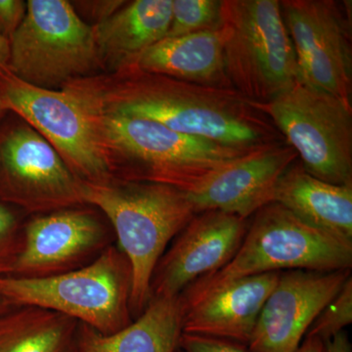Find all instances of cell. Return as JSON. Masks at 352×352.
<instances>
[{"mask_svg":"<svg viewBox=\"0 0 352 352\" xmlns=\"http://www.w3.org/2000/svg\"><path fill=\"white\" fill-rule=\"evenodd\" d=\"M6 111L4 110L3 107H2L1 103H0V118L3 117L6 113Z\"/></svg>","mask_w":352,"mask_h":352,"instance_id":"cell-30","label":"cell"},{"mask_svg":"<svg viewBox=\"0 0 352 352\" xmlns=\"http://www.w3.org/2000/svg\"><path fill=\"white\" fill-rule=\"evenodd\" d=\"M352 323V278L346 280L340 293L322 310L305 337L318 338L324 342L342 332Z\"/></svg>","mask_w":352,"mask_h":352,"instance_id":"cell-23","label":"cell"},{"mask_svg":"<svg viewBox=\"0 0 352 352\" xmlns=\"http://www.w3.org/2000/svg\"><path fill=\"white\" fill-rule=\"evenodd\" d=\"M221 0H171V21L166 38L219 29Z\"/></svg>","mask_w":352,"mask_h":352,"instance_id":"cell-22","label":"cell"},{"mask_svg":"<svg viewBox=\"0 0 352 352\" xmlns=\"http://www.w3.org/2000/svg\"><path fill=\"white\" fill-rule=\"evenodd\" d=\"M300 82L351 105V2L282 0Z\"/></svg>","mask_w":352,"mask_h":352,"instance_id":"cell-10","label":"cell"},{"mask_svg":"<svg viewBox=\"0 0 352 352\" xmlns=\"http://www.w3.org/2000/svg\"><path fill=\"white\" fill-rule=\"evenodd\" d=\"M82 201L100 208L115 228L131 270V312L140 315L151 300L155 268L166 245L195 217L182 190L161 183L109 185L82 182Z\"/></svg>","mask_w":352,"mask_h":352,"instance_id":"cell-2","label":"cell"},{"mask_svg":"<svg viewBox=\"0 0 352 352\" xmlns=\"http://www.w3.org/2000/svg\"><path fill=\"white\" fill-rule=\"evenodd\" d=\"M274 203L307 226L352 242V184H331L294 163L277 183Z\"/></svg>","mask_w":352,"mask_h":352,"instance_id":"cell-18","label":"cell"},{"mask_svg":"<svg viewBox=\"0 0 352 352\" xmlns=\"http://www.w3.org/2000/svg\"><path fill=\"white\" fill-rule=\"evenodd\" d=\"M131 270L113 248L80 270L41 277L0 275V298L20 307L57 312L102 335L131 324Z\"/></svg>","mask_w":352,"mask_h":352,"instance_id":"cell-6","label":"cell"},{"mask_svg":"<svg viewBox=\"0 0 352 352\" xmlns=\"http://www.w3.org/2000/svg\"><path fill=\"white\" fill-rule=\"evenodd\" d=\"M80 94L107 149L131 166V182L161 183L187 193L221 166L254 151L180 133L154 120L105 112Z\"/></svg>","mask_w":352,"mask_h":352,"instance_id":"cell-4","label":"cell"},{"mask_svg":"<svg viewBox=\"0 0 352 352\" xmlns=\"http://www.w3.org/2000/svg\"><path fill=\"white\" fill-rule=\"evenodd\" d=\"M296 352H325V342L318 338L305 337Z\"/></svg>","mask_w":352,"mask_h":352,"instance_id":"cell-29","label":"cell"},{"mask_svg":"<svg viewBox=\"0 0 352 352\" xmlns=\"http://www.w3.org/2000/svg\"><path fill=\"white\" fill-rule=\"evenodd\" d=\"M248 226V219L220 210L197 214L157 263L151 298L180 296L197 280L223 267L239 249Z\"/></svg>","mask_w":352,"mask_h":352,"instance_id":"cell-12","label":"cell"},{"mask_svg":"<svg viewBox=\"0 0 352 352\" xmlns=\"http://www.w3.org/2000/svg\"><path fill=\"white\" fill-rule=\"evenodd\" d=\"M351 276V270L281 272L259 314L250 351L296 352L315 319Z\"/></svg>","mask_w":352,"mask_h":352,"instance_id":"cell-11","label":"cell"},{"mask_svg":"<svg viewBox=\"0 0 352 352\" xmlns=\"http://www.w3.org/2000/svg\"><path fill=\"white\" fill-rule=\"evenodd\" d=\"M76 352V351H75Z\"/></svg>","mask_w":352,"mask_h":352,"instance_id":"cell-31","label":"cell"},{"mask_svg":"<svg viewBox=\"0 0 352 352\" xmlns=\"http://www.w3.org/2000/svg\"><path fill=\"white\" fill-rule=\"evenodd\" d=\"M11 57L10 41L0 34V76L9 69Z\"/></svg>","mask_w":352,"mask_h":352,"instance_id":"cell-28","label":"cell"},{"mask_svg":"<svg viewBox=\"0 0 352 352\" xmlns=\"http://www.w3.org/2000/svg\"><path fill=\"white\" fill-rule=\"evenodd\" d=\"M82 182L53 146L31 126L0 129V195L24 203L66 204Z\"/></svg>","mask_w":352,"mask_h":352,"instance_id":"cell-14","label":"cell"},{"mask_svg":"<svg viewBox=\"0 0 352 352\" xmlns=\"http://www.w3.org/2000/svg\"><path fill=\"white\" fill-rule=\"evenodd\" d=\"M179 346L185 352H252L238 342L186 333H182Z\"/></svg>","mask_w":352,"mask_h":352,"instance_id":"cell-24","label":"cell"},{"mask_svg":"<svg viewBox=\"0 0 352 352\" xmlns=\"http://www.w3.org/2000/svg\"><path fill=\"white\" fill-rule=\"evenodd\" d=\"M298 154L285 141L247 153L187 192L196 214L220 210L248 219L274 203L277 183Z\"/></svg>","mask_w":352,"mask_h":352,"instance_id":"cell-13","label":"cell"},{"mask_svg":"<svg viewBox=\"0 0 352 352\" xmlns=\"http://www.w3.org/2000/svg\"><path fill=\"white\" fill-rule=\"evenodd\" d=\"M352 242L307 226L277 203L261 208L226 265L182 292L189 302L241 278L289 270H351Z\"/></svg>","mask_w":352,"mask_h":352,"instance_id":"cell-3","label":"cell"},{"mask_svg":"<svg viewBox=\"0 0 352 352\" xmlns=\"http://www.w3.org/2000/svg\"><path fill=\"white\" fill-rule=\"evenodd\" d=\"M252 104L295 150L307 173L331 184H352L351 105L302 82L272 100Z\"/></svg>","mask_w":352,"mask_h":352,"instance_id":"cell-7","label":"cell"},{"mask_svg":"<svg viewBox=\"0 0 352 352\" xmlns=\"http://www.w3.org/2000/svg\"><path fill=\"white\" fill-rule=\"evenodd\" d=\"M226 75L245 99L264 103L300 82L279 0H221Z\"/></svg>","mask_w":352,"mask_h":352,"instance_id":"cell-5","label":"cell"},{"mask_svg":"<svg viewBox=\"0 0 352 352\" xmlns=\"http://www.w3.org/2000/svg\"><path fill=\"white\" fill-rule=\"evenodd\" d=\"M171 0H136L94 28L99 58L126 69L134 59L166 38Z\"/></svg>","mask_w":352,"mask_h":352,"instance_id":"cell-20","label":"cell"},{"mask_svg":"<svg viewBox=\"0 0 352 352\" xmlns=\"http://www.w3.org/2000/svg\"><path fill=\"white\" fill-rule=\"evenodd\" d=\"M75 320L43 308L0 318V352H75Z\"/></svg>","mask_w":352,"mask_h":352,"instance_id":"cell-21","label":"cell"},{"mask_svg":"<svg viewBox=\"0 0 352 352\" xmlns=\"http://www.w3.org/2000/svg\"><path fill=\"white\" fill-rule=\"evenodd\" d=\"M126 69L233 89L226 75L219 29L164 38L138 55Z\"/></svg>","mask_w":352,"mask_h":352,"instance_id":"cell-17","label":"cell"},{"mask_svg":"<svg viewBox=\"0 0 352 352\" xmlns=\"http://www.w3.org/2000/svg\"><path fill=\"white\" fill-rule=\"evenodd\" d=\"M0 103L20 116L53 146L69 170L102 182L109 171L108 149L82 94L30 85L6 71L0 76Z\"/></svg>","mask_w":352,"mask_h":352,"instance_id":"cell-9","label":"cell"},{"mask_svg":"<svg viewBox=\"0 0 352 352\" xmlns=\"http://www.w3.org/2000/svg\"><path fill=\"white\" fill-rule=\"evenodd\" d=\"M280 274L270 272L241 278L192 302L182 300V333L248 346L264 303L276 286Z\"/></svg>","mask_w":352,"mask_h":352,"instance_id":"cell-15","label":"cell"},{"mask_svg":"<svg viewBox=\"0 0 352 352\" xmlns=\"http://www.w3.org/2000/svg\"><path fill=\"white\" fill-rule=\"evenodd\" d=\"M129 78L106 98L80 88L105 112L154 120L173 131L237 149L285 141L274 124L235 89L205 87L126 69Z\"/></svg>","mask_w":352,"mask_h":352,"instance_id":"cell-1","label":"cell"},{"mask_svg":"<svg viewBox=\"0 0 352 352\" xmlns=\"http://www.w3.org/2000/svg\"><path fill=\"white\" fill-rule=\"evenodd\" d=\"M27 13L23 0H0V34L11 41Z\"/></svg>","mask_w":352,"mask_h":352,"instance_id":"cell-25","label":"cell"},{"mask_svg":"<svg viewBox=\"0 0 352 352\" xmlns=\"http://www.w3.org/2000/svg\"><path fill=\"white\" fill-rule=\"evenodd\" d=\"M10 44L9 71L47 89L85 75L99 59L94 28L65 0H29Z\"/></svg>","mask_w":352,"mask_h":352,"instance_id":"cell-8","label":"cell"},{"mask_svg":"<svg viewBox=\"0 0 352 352\" xmlns=\"http://www.w3.org/2000/svg\"><path fill=\"white\" fill-rule=\"evenodd\" d=\"M182 296L152 298L134 323L111 335L83 325L76 352H175L183 329Z\"/></svg>","mask_w":352,"mask_h":352,"instance_id":"cell-19","label":"cell"},{"mask_svg":"<svg viewBox=\"0 0 352 352\" xmlns=\"http://www.w3.org/2000/svg\"><path fill=\"white\" fill-rule=\"evenodd\" d=\"M101 237L98 222L85 212L67 210L38 217L27 226L24 247L11 267L23 277H41L82 256Z\"/></svg>","mask_w":352,"mask_h":352,"instance_id":"cell-16","label":"cell"},{"mask_svg":"<svg viewBox=\"0 0 352 352\" xmlns=\"http://www.w3.org/2000/svg\"><path fill=\"white\" fill-rule=\"evenodd\" d=\"M325 352H352L351 344L344 331L325 342Z\"/></svg>","mask_w":352,"mask_h":352,"instance_id":"cell-27","label":"cell"},{"mask_svg":"<svg viewBox=\"0 0 352 352\" xmlns=\"http://www.w3.org/2000/svg\"><path fill=\"white\" fill-rule=\"evenodd\" d=\"M16 228V217L12 210L0 204V264L4 263L6 254L10 249L14 231ZM0 270L2 268L0 267Z\"/></svg>","mask_w":352,"mask_h":352,"instance_id":"cell-26","label":"cell"}]
</instances>
